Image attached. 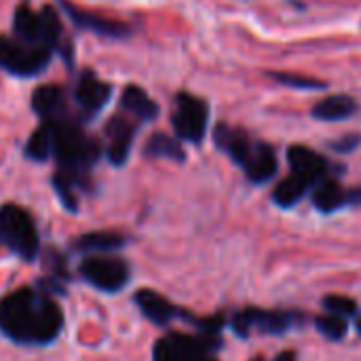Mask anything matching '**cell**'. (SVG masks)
<instances>
[{"mask_svg":"<svg viewBox=\"0 0 361 361\" xmlns=\"http://www.w3.org/2000/svg\"><path fill=\"white\" fill-rule=\"evenodd\" d=\"M32 108L44 121H61L68 118V102L66 93L59 85H42L32 93Z\"/></svg>","mask_w":361,"mask_h":361,"instance_id":"15","label":"cell"},{"mask_svg":"<svg viewBox=\"0 0 361 361\" xmlns=\"http://www.w3.org/2000/svg\"><path fill=\"white\" fill-rule=\"evenodd\" d=\"M121 106L137 121H154L159 116L157 102L137 85H127L121 95Z\"/></svg>","mask_w":361,"mask_h":361,"instance_id":"20","label":"cell"},{"mask_svg":"<svg viewBox=\"0 0 361 361\" xmlns=\"http://www.w3.org/2000/svg\"><path fill=\"white\" fill-rule=\"evenodd\" d=\"M66 326L59 302L36 283L0 298V334L17 347H49Z\"/></svg>","mask_w":361,"mask_h":361,"instance_id":"1","label":"cell"},{"mask_svg":"<svg viewBox=\"0 0 361 361\" xmlns=\"http://www.w3.org/2000/svg\"><path fill=\"white\" fill-rule=\"evenodd\" d=\"M357 330H360V334H361V317H360V322H357Z\"/></svg>","mask_w":361,"mask_h":361,"instance_id":"33","label":"cell"},{"mask_svg":"<svg viewBox=\"0 0 361 361\" xmlns=\"http://www.w3.org/2000/svg\"><path fill=\"white\" fill-rule=\"evenodd\" d=\"M133 302L142 311V315L159 328H165L176 319H184V313L154 290H137L133 294Z\"/></svg>","mask_w":361,"mask_h":361,"instance_id":"13","label":"cell"},{"mask_svg":"<svg viewBox=\"0 0 361 361\" xmlns=\"http://www.w3.org/2000/svg\"><path fill=\"white\" fill-rule=\"evenodd\" d=\"M44 260H47L44 264L49 269V277L57 279L59 283H70L72 281L70 279V273H68V264H66L63 254H59L57 250H49L44 254Z\"/></svg>","mask_w":361,"mask_h":361,"instance_id":"28","label":"cell"},{"mask_svg":"<svg viewBox=\"0 0 361 361\" xmlns=\"http://www.w3.org/2000/svg\"><path fill=\"white\" fill-rule=\"evenodd\" d=\"M288 163L292 167V173L311 184V188L328 173V161L319 152L305 146H292L288 150Z\"/></svg>","mask_w":361,"mask_h":361,"instance_id":"14","label":"cell"},{"mask_svg":"<svg viewBox=\"0 0 361 361\" xmlns=\"http://www.w3.org/2000/svg\"><path fill=\"white\" fill-rule=\"evenodd\" d=\"M357 144H360V137H357V135H351V137L343 140L341 144H334V148H336L338 152H349V150H353Z\"/></svg>","mask_w":361,"mask_h":361,"instance_id":"30","label":"cell"},{"mask_svg":"<svg viewBox=\"0 0 361 361\" xmlns=\"http://www.w3.org/2000/svg\"><path fill=\"white\" fill-rule=\"evenodd\" d=\"M275 361H296V353L294 351H283V353H279Z\"/></svg>","mask_w":361,"mask_h":361,"instance_id":"31","label":"cell"},{"mask_svg":"<svg viewBox=\"0 0 361 361\" xmlns=\"http://www.w3.org/2000/svg\"><path fill=\"white\" fill-rule=\"evenodd\" d=\"M53 188H55V192H57L63 209L70 212V214H76L78 212V195H76L78 190L61 173H55L53 176Z\"/></svg>","mask_w":361,"mask_h":361,"instance_id":"27","label":"cell"},{"mask_svg":"<svg viewBox=\"0 0 361 361\" xmlns=\"http://www.w3.org/2000/svg\"><path fill=\"white\" fill-rule=\"evenodd\" d=\"M311 199H313V205L319 212H324V214H332V212L345 207L351 201L349 199V192H345L341 188V184L336 180H330V178L319 180L311 188Z\"/></svg>","mask_w":361,"mask_h":361,"instance_id":"19","label":"cell"},{"mask_svg":"<svg viewBox=\"0 0 361 361\" xmlns=\"http://www.w3.org/2000/svg\"><path fill=\"white\" fill-rule=\"evenodd\" d=\"M243 169H245L247 178L256 184H264V182L273 180V176L277 173L275 150L269 144L254 142V148H252L247 161L243 163Z\"/></svg>","mask_w":361,"mask_h":361,"instance_id":"17","label":"cell"},{"mask_svg":"<svg viewBox=\"0 0 361 361\" xmlns=\"http://www.w3.org/2000/svg\"><path fill=\"white\" fill-rule=\"evenodd\" d=\"M315 326H317L319 334L326 336L328 341L336 343V341H343L347 336V319H343V317L324 313L315 319Z\"/></svg>","mask_w":361,"mask_h":361,"instance_id":"25","label":"cell"},{"mask_svg":"<svg viewBox=\"0 0 361 361\" xmlns=\"http://www.w3.org/2000/svg\"><path fill=\"white\" fill-rule=\"evenodd\" d=\"M252 361H264L262 357H256V360H252Z\"/></svg>","mask_w":361,"mask_h":361,"instance_id":"34","label":"cell"},{"mask_svg":"<svg viewBox=\"0 0 361 361\" xmlns=\"http://www.w3.org/2000/svg\"><path fill=\"white\" fill-rule=\"evenodd\" d=\"M127 237L116 231H93L74 239L72 250L78 254H114L127 245Z\"/></svg>","mask_w":361,"mask_h":361,"instance_id":"16","label":"cell"},{"mask_svg":"<svg viewBox=\"0 0 361 361\" xmlns=\"http://www.w3.org/2000/svg\"><path fill=\"white\" fill-rule=\"evenodd\" d=\"M292 322H294V315H288V313H273V311H254V309H247V311H241V313H237L233 317L231 328L241 338H247L254 328H258L262 334L277 336V334H286L290 330Z\"/></svg>","mask_w":361,"mask_h":361,"instance_id":"10","label":"cell"},{"mask_svg":"<svg viewBox=\"0 0 361 361\" xmlns=\"http://www.w3.org/2000/svg\"><path fill=\"white\" fill-rule=\"evenodd\" d=\"M53 51L55 49L44 44H32L19 38L0 36V70L19 78L38 76L51 63Z\"/></svg>","mask_w":361,"mask_h":361,"instance_id":"6","label":"cell"},{"mask_svg":"<svg viewBox=\"0 0 361 361\" xmlns=\"http://www.w3.org/2000/svg\"><path fill=\"white\" fill-rule=\"evenodd\" d=\"M144 152L152 159H169V161H178V163H182L186 159L182 144L167 133H154L146 142Z\"/></svg>","mask_w":361,"mask_h":361,"instance_id":"23","label":"cell"},{"mask_svg":"<svg viewBox=\"0 0 361 361\" xmlns=\"http://www.w3.org/2000/svg\"><path fill=\"white\" fill-rule=\"evenodd\" d=\"M15 38L32 44H44L55 49L61 40V19L53 6H42L34 11L30 4H19L13 13Z\"/></svg>","mask_w":361,"mask_h":361,"instance_id":"4","label":"cell"},{"mask_svg":"<svg viewBox=\"0 0 361 361\" xmlns=\"http://www.w3.org/2000/svg\"><path fill=\"white\" fill-rule=\"evenodd\" d=\"M112 97V87L95 76L91 70H82L76 87H74V102L80 110L82 121H93L110 102Z\"/></svg>","mask_w":361,"mask_h":361,"instance_id":"9","label":"cell"},{"mask_svg":"<svg viewBox=\"0 0 361 361\" xmlns=\"http://www.w3.org/2000/svg\"><path fill=\"white\" fill-rule=\"evenodd\" d=\"M0 245L25 264L36 262L42 252L40 233L32 214L17 203H4L0 207Z\"/></svg>","mask_w":361,"mask_h":361,"instance_id":"3","label":"cell"},{"mask_svg":"<svg viewBox=\"0 0 361 361\" xmlns=\"http://www.w3.org/2000/svg\"><path fill=\"white\" fill-rule=\"evenodd\" d=\"M357 112V102L349 95H330L322 102H317L311 110V114L319 121H345L351 114Z\"/></svg>","mask_w":361,"mask_h":361,"instance_id":"21","label":"cell"},{"mask_svg":"<svg viewBox=\"0 0 361 361\" xmlns=\"http://www.w3.org/2000/svg\"><path fill=\"white\" fill-rule=\"evenodd\" d=\"M275 80H279L281 85L288 87H296V89H324L326 85L313 78H302V76H294V74H273Z\"/></svg>","mask_w":361,"mask_h":361,"instance_id":"29","label":"cell"},{"mask_svg":"<svg viewBox=\"0 0 361 361\" xmlns=\"http://www.w3.org/2000/svg\"><path fill=\"white\" fill-rule=\"evenodd\" d=\"M53 137H55V129L51 121H44L27 140L25 144V157L36 161V163H44L53 157Z\"/></svg>","mask_w":361,"mask_h":361,"instance_id":"22","label":"cell"},{"mask_svg":"<svg viewBox=\"0 0 361 361\" xmlns=\"http://www.w3.org/2000/svg\"><path fill=\"white\" fill-rule=\"evenodd\" d=\"M197 361H216V360H214V357H212L209 353H205V355H201V357H199Z\"/></svg>","mask_w":361,"mask_h":361,"instance_id":"32","label":"cell"},{"mask_svg":"<svg viewBox=\"0 0 361 361\" xmlns=\"http://www.w3.org/2000/svg\"><path fill=\"white\" fill-rule=\"evenodd\" d=\"M135 123L125 116H112L106 125V135H108V161L114 167H121L127 163L133 140H135Z\"/></svg>","mask_w":361,"mask_h":361,"instance_id":"12","label":"cell"},{"mask_svg":"<svg viewBox=\"0 0 361 361\" xmlns=\"http://www.w3.org/2000/svg\"><path fill=\"white\" fill-rule=\"evenodd\" d=\"M322 305H324L326 313L343 317V319H351L360 313L357 302L353 298H347V296H328V298H324Z\"/></svg>","mask_w":361,"mask_h":361,"instance_id":"26","label":"cell"},{"mask_svg":"<svg viewBox=\"0 0 361 361\" xmlns=\"http://www.w3.org/2000/svg\"><path fill=\"white\" fill-rule=\"evenodd\" d=\"M55 129L53 137V159L59 165V171L76 190H89V173L91 167L99 161L102 146L85 129L72 121H51Z\"/></svg>","mask_w":361,"mask_h":361,"instance_id":"2","label":"cell"},{"mask_svg":"<svg viewBox=\"0 0 361 361\" xmlns=\"http://www.w3.org/2000/svg\"><path fill=\"white\" fill-rule=\"evenodd\" d=\"M212 349H218V338L214 336L201 334V338H195L188 334L169 332L154 343L152 361H197Z\"/></svg>","mask_w":361,"mask_h":361,"instance_id":"8","label":"cell"},{"mask_svg":"<svg viewBox=\"0 0 361 361\" xmlns=\"http://www.w3.org/2000/svg\"><path fill=\"white\" fill-rule=\"evenodd\" d=\"M207 104L190 93H180L176 97V110L171 116V125L180 140L199 144L207 131Z\"/></svg>","mask_w":361,"mask_h":361,"instance_id":"7","label":"cell"},{"mask_svg":"<svg viewBox=\"0 0 361 361\" xmlns=\"http://www.w3.org/2000/svg\"><path fill=\"white\" fill-rule=\"evenodd\" d=\"M214 140L241 167H243V163L247 161V157H250V152L254 148V142L247 137V133H243L239 129H233V127H226V125L216 127Z\"/></svg>","mask_w":361,"mask_h":361,"instance_id":"18","label":"cell"},{"mask_svg":"<svg viewBox=\"0 0 361 361\" xmlns=\"http://www.w3.org/2000/svg\"><path fill=\"white\" fill-rule=\"evenodd\" d=\"M80 279L102 294H118L131 281V267L114 254H89L78 264Z\"/></svg>","mask_w":361,"mask_h":361,"instance_id":"5","label":"cell"},{"mask_svg":"<svg viewBox=\"0 0 361 361\" xmlns=\"http://www.w3.org/2000/svg\"><path fill=\"white\" fill-rule=\"evenodd\" d=\"M59 4H61L66 17H70V21L78 30H87V32H93L97 36H106V38H127V36H131V27L125 21L95 15L91 11H85V8L72 4L70 0H59Z\"/></svg>","mask_w":361,"mask_h":361,"instance_id":"11","label":"cell"},{"mask_svg":"<svg viewBox=\"0 0 361 361\" xmlns=\"http://www.w3.org/2000/svg\"><path fill=\"white\" fill-rule=\"evenodd\" d=\"M311 190V184H307L302 178L298 176H288L286 180H281L273 192V199L279 207H294L307 192Z\"/></svg>","mask_w":361,"mask_h":361,"instance_id":"24","label":"cell"}]
</instances>
